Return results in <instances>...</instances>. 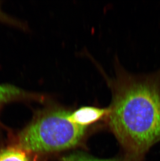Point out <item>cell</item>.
Masks as SVG:
<instances>
[{
  "mask_svg": "<svg viewBox=\"0 0 160 161\" xmlns=\"http://www.w3.org/2000/svg\"><path fill=\"white\" fill-rule=\"evenodd\" d=\"M108 123L130 161H144L160 142V67L150 73L121 70L113 83Z\"/></svg>",
  "mask_w": 160,
  "mask_h": 161,
  "instance_id": "cell-1",
  "label": "cell"
},
{
  "mask_svg": "<svg viewBox=\"0 0 160 161\" xmlns=\"http://www.w3.org/2000/svg\"><path fill=\"white\" fill-rule=\"evenodd\" d=\"M70 112L56 107L39 111L23 129L9 132L8 142L38 157L72 148L83 140L87 128L70 122Z\"/></svg>",
  "mask_w": 160,
  "mask_h": 161,
  "instance_id": "cell-2",
  "label": "cell"
},
{
  "mask_svg": "<svg viewBox=\"0 0 160 161\" xmlns=\"http://www.w3.org/2000/svg\"><path fill=\"white\" fill-rule=\"evenodd\" d=\"M109 108H99L94 107H83L70 112L68 119L74 125L87 128L96 122L107 117Z\"/></svg>",
  "mask_w": 160,
  "mask_h": 161,
  "instance_id": "cell-3",
  "label": "cell"
},
{
  "mask_svg": "<svg viewBox=\"0 0 160 161\" xmlns=\"http://www.w3.org/2000/svg\"><path fill=\"white\" fill-rule=\"evenodd\" d=\"M43 97L11 84H0V112L5 104L15 101L42 100Z\"/></svg>",
  "mask_w": 160,
  "mask_h": 161,
  "instance_id": "cell-4",
  "label": "cell"
},
{
  "mask_svg": "<svg viewBox=\"0 0 160 161\" xmlns=\"http://www.w3.org/2000/svg\"><path fill=\"white\" fill-rule=\"evenodd\" d=\"M38 156L9 142L0 146V161H38Z\"/></svg>",
  "mask_w": 160,
  "mask_h": 161,
  "instance_id": "cell-5",
  "label": "cell"
},
{
  "mask_svg": "<svg viewBox=\"0 0 160 161\" xmlns=\"http://www.w3.org/2000/svg\"><path fill=\"white\" fill-rule=\"evenodd\" d=\"M61 161H130L124 155L120 158L99 159L81 152H76L62 157Z\"/></svg>",
  "mask_w": 160,
  "mask_h": 161,
  "instance_id": "cell-6",
  "label": "cell"
},
{
  "mask_svg": "<svg viewBox=\"0 0 160 161\" xmlns=\"http://www.w3.org/2000/svg\"><path fill=\"white\" fill-rule=\"evenodd\" d=\"M0 23L15 26L17 27L23 28L24 25L23 23L12 16L9 15L3 11L2 8L1 2L0 1Z\"/></svg>",
  "mask_w": 160,
  "mask_h": 161,
  "instance_id": "cell-7",
  "label": "cell"
}]
</instances>
